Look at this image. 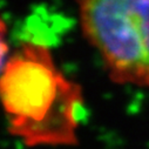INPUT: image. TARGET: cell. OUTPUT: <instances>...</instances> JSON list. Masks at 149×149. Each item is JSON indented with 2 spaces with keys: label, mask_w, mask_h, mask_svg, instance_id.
<instances>
[{
  "label": "cell",
  "mask_w": 149,
  "mask_h": 149,
  "mask_svg": "<svg viewBox=\"0 0 149 149\" xmlns=\"http://www.w3.org/2000/svg\"><path fill=\"white\" fill-rule=\"evenodd\" d=\"M0 93L10 133L27 147L78 143L82 89L59 69L47 46L28 41L12 53L1 65Z\"/></svg>",
  "instance_id": "obj_1"
},
{
  "label": "cell",
  "mask_w": 149,
  "mask_h": 149,
  "mask_svg": "<svg viewBox=\"0 0 149 149\" xmlns=\"http://www.w3.org/2000/svg\"><path fill=\"white\" fill-rule=\"evenodd\" d=\"M82 33L120 85L149 89V0H78Z\"/></svg>",
  "instance_id": "obj_2"
}]
</instances>
